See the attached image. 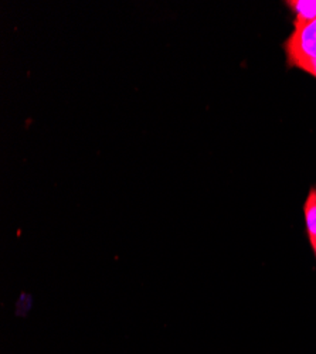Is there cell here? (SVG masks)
Segmentation results:
<instances>
[{
	"instance_id": "cell-1",
	"label": "cell",
	"mask_w": 316,
	"mask_h": 354,
	"mask_svg": "<svg viewBox=\"0 0 316 354\" xmlns=\"http://www.w3.org/2000/svg\"><path fill=\"white\" fill-rule=\"evenodd\" d=\"M292 35L285 41V53L292 67L305 73L316 66V20L294 23Z\"/></svg>"
},
{
	"instance_id": "cell-2",
	"label": "cell",
	"mask_w": 316,
	"mask_h": 354,
	"mask_svg": "<svg viewBox=\"0 0 316 354\" xmlns=\"http://www.w3.org/2000/svg\"><path fill=\"white\" fill-rule=\"evenodd\" d=\"M306 234L312 247L316 244V189L312 187L304 203Z\"/></svg>"
},
{
	"instance_id": "cell-3",
	"label": "cell",
	"mask_w": 316,
	"mask_h": 354,
	"mask_svg": "<svg viewBox=\"0 0 316 354\" xmlns=\"http://www.w3.org/2000/svg\"><path fill=\"white\" fill-rule=\"evenodd\" d=\"M295 15L294 23H305L316 20V0H292L286 2Z\"/></svg>"
},
{
	"instance_id": "cell-4",
	"label": "cell",
	"mask_w": 316,
	"mask_h": 354,
	"mask_svg": "<svg viewBox=\"0 0 316 354\" xmlns=\"http://www.w3.org/2000/svg\"><path fill=\"white\" fill-rule=\"evenodd\" d=\"M312 250H313V252H315V258H316V244H315V247H312Z\"/></svg>"
},
{
	"instance_id": "cell-5",
	"label": "cell",
	"mask_w": 316,
	"mask_h": 354,
	"mask_svg": "<svg viewBox=\"0 0 316 354\" xmlns=\"http://www.w3.org/2000/svg\"><path fill=\"white\" fill-rule=\"evenodd\" d=\"M315 189H316V187H315Z\"/></svg>"
}]
</instances>
